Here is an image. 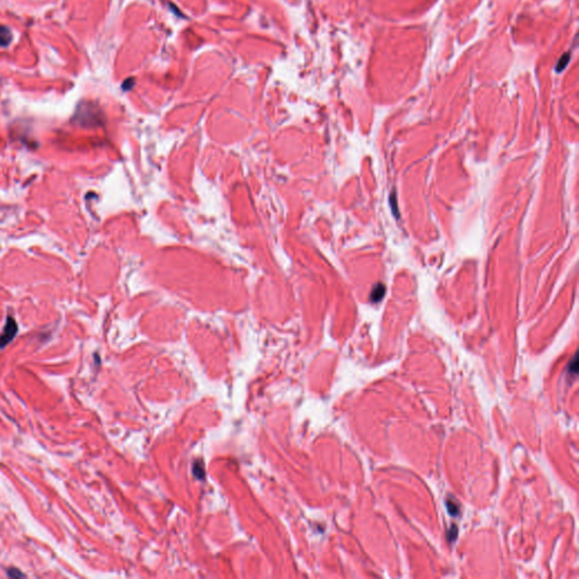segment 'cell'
I'll return each instance as SVG.
<instances>
[{
  "mask_svg": "<svg viewBox=\"0 0 579 579\" xmlns=\"http://www.w3.org/2000/svg\"><path fill=\"white\" fill-rule=\"evenodd\" d=\"M74 121L83 127L98 126L101 122V113L91 103H81L76 110Z\"/></svg>",
  "mask_w": 579,
  "mask_h": 579,
  "instance_id": "6da1fadb",
  "label": "cell"
},
{
  "mask_svg": "<svg viewBox=\"0 0 579 579\" xmlns=\"http://www.w3.org/2000/svg\"><path fill=\"white\" fill-rule=\"evenodd\" d=\"M18 331V326L16 323L15 319L13 317L8 316L6 319L5 327H3L2 333L0 334V349L6 347L9 343L13 341Z\"/></svg>",
  "mask_w": 579,
  "mask_h": 579,
  "instance_id": "7a4b0ae2",
  "label": "cell"
},
{
  "mask_svg": "<svg viewBox=\"0 0 579 579\" xmlns=\"http://www.w3.org/2000/svg\"><path fill=\"white\" fill-rule=\"evenodd\" d=\"M13 40V35L9 29L6 26L0 25V47H7Z\"/></svg>",
  "mask_w": 579,
  "mask_h": 579,
  "instance_id": "3957f363",
  "label": "cell"
},
{
  "mask_svg": "<svg viewBox=\"0 0 579 579\" xmlns=\"http://www.w3.org/2000/svg\"><path fill=\"white\" fill-rule=\"evenodd\" d=\"M385 294V286L382 284H377V286L374 287L372 293H371V299H372L373 302H377L379 300H381L382 297H384Z\"/></svg>",
  "mask_w": 579,
  "mask_h": 579,
  "instance_id": "277c9868",
  "label": "cell"
},
{
  "mask_svg": "<svg viewBox=\"0 0 579 579\" xmlns=\"http://www.w3.org/2000/svg\"><path fill=\"white\" fill-rule=\"evenodd\" d=\"M569 60V54L566 53L564 57H562L560 60L558 61V66H557V71H561L565 69V67L567 66V62Z\"/></svg>",
  "mask_w": 579,
  "mask_h": 579,
  "instance_id": "5b68a950",
  "label": "cell"
},
{
  "mask_svg": "<svg viewBox=\"0 0 579 579\" xmlns=\"http://www.w3.org/2000/svg\"><path fill=\"white\" fill-rule=\"evenodd\" d=\"M7 574H8V576L11 577V578L25 577V575L22 574L21 572H19L18 569H14V568H11V569H8V573H7Z\"/></svg>",
  "mask_w": 579,
  "mask_h": 579,
  "instance_id": "8992f818",
  "label": "cell"
}]
</instances>
